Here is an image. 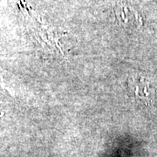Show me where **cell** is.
<instances>
[{"label": "cell", "instance_id": "6da1fadb", "mask_svg": "<svg viewBox=\"0 0 157 157\" xmlns=\"http://www.w3.org/2000/svg\"><path fill=\"white\" fill-rule=\"evenodd\" d=\"M128 86L133 97L147 105L157 101V92L151 86L150 82L141 76L134 75L128 80Z\"/></svg>", "mask_w": 157, "mask_h": 157}]
</instances>
